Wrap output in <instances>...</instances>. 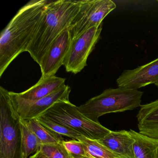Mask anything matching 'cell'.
<instances>
[{
	"label": "cell",
	"mask_w": 158,
	"mask_h": 158,
	"mask_svg": "<svg viewBox=\"0 0 158 158\" xmlns=\"http://www.w3.org/2000/svg\"><path fill=\"white\" fill-rule=\"evenodd\" d=\"M48 1H31L18 11L0 36V77L19 54L27 52Z\"/></svg>",
	"instance_id": "cell-1"
},
{
	"label": "cell",
	"mask_w": 158,
	"mask_h": 158,
	"mask_svg": "<svg viewBox=\"0 0 158 158\" xmlns=\"http://www.w3.org/2000/svg\"><path fill=\"white\" fill-rule=\"evenodd\" d=\"M80 1H48L35 35L27 52L40 64L52 43L64 30L68 29L80 9Z\"/></svg>",
	"instance_id": "cell-2"
},
{
	"label": "cell",
	"mask_w": 158,
	"mask_h": 158,
	"mask_svg": "<svg viewBox=\"0 0 158 158\" xmlns=\"http://www.w3.org/2000/svg\"><path fill=\"white\" fill-rule=\"evenodd\" d=\"M143 94L138 89L123 87L108 89L78 107V110L89 120L100 123L98 118L102 115L140 107Z\"/></svg>",
	"instance_id": "cell-3"
},
{
	"label": "cell",
	"mask_w": 158,
	"mask_h": 158,
	"mask_svg": "<svg viewBox=\"0 0 158 158\" xmlns=\"http://www.w3.org/2000/svg\"><path fill=\"white\" fill-rule=\"evenodd\" d=\"M0 158H24L20 119L10 91L0 87Z\"/></svg>",
	"instance_id": "cell-4"
},
{
	"label": "cell",
	"mask_w": 158,
	"mask_h": 158,
	"mask_svg": "<svg viewBox=\"0 0 158 158\" xmlns=\"http://www.w3.org/2000/svg\"><path fill=\"white\" fill-rule=\"evenodd\" d=\"M40 116L54 123L69 127L90 139L98 140L111 130L86 117L78 107L70 101H62L53 104Z\"/></svg>",
	"instance_id": "cell-5"
},
{
	"label": "cell",
	"mask_w": 158,
	"mask_h": 158,
	"mask_svg": "<svg viewBox=\"0 0 158 158\" xmlns=\"http://www.w3.org/2000/svg\"><path fill=\"white\" fill-rule=\"evenodd\" d=\"M116 4L111 0H82L80 9L68 28L71 40L94 27L102 24V21Z\"/></svg>",
	"instance_id": "cell-6"
},
{
	"label": "cell",
	"mask_w": 158,
	"mask_h": 158,
	"mask_svg": "<svg viewBox=\"0 0 158 158\" xmlns=\"http://www.w3.org/2000/svg\"><path fill=\"white\" fill-rule=\"evenodd\" d=\"M102 30V24L92 27L72 40L63 62L66 72L76 74L86 66L88 58L95 48Z\"/></svg>",
	"instance_id": "cell-7"
},
{
	"label": "cell",
	"mask_w": 158,
	"mask_h": 158,
	"mask_svg": "<svg viewBox=\"0 0 158 158\" xmlns=\"http://www.w3.org/2000/svg\"><path fill=\"white\" fill-rule=\"evenodd\" d=\"M71 88L68 85L52 94L35 101H27L17 97L15 92L10 91L14 110L20 119L37 118L53 104L62 101H69Z\"/></svg>",
	"instance_id": "cell-8"
},
{
	"label": "cell",
	"mask_w": 158,
	"mask_h": 158,
	"mask_svg": "<svg viewBox=\"0 0 158 158\" xmlns=\"http://www.w3.org/2000/svg\"><path fill=\"white\" fill-rule=\"evenodd\" d=\"M71 40L68 29L64 30L55 39L49 48L40 64L41 72L40 78L55 76L69 51Z\"/></svg>",
	"instance_id": "cell-9"
},
{
	"label": "cell",
	"mask_w": 158,
	"mask_h": 158,
	"mask_svg": "<svg viewBox=\"0 0 158 158\" xmlns=\"http://www.w3.org/2000/svg\"><path fill=\"white\" fill-rule=\"evenodd\" d=\"M158 80V58L133 70H125L119 77L118 87L137 89Z\"/></svg>",
	"instance_id": "cell-10"
},
{
	"label": "cell",
	"mask_w": 158,
	"mask_h": 158,
	"mask_svg": "<svg viewBox=\"0 0 158 158\" xmlns=\"http://www.w3.org/2000/svg\"><path fill=\"white\" fill-rule=\"evenodd\" d=\"M98 141L119 158H135L133 152L135 140L128 131H111L103 138Z\"/></svg>",
	"instance_id": "cell-11"
},
{
	"label": "cell",
	"mask_w": 158,
	"mask_h": 158,
	"mask_svg": "<svg viewBox=\"0 0 158 158\" xmlns=\"http://www.w3.org/2000/svg\"><path fill=\"white\" fill-rule=\"evenodd\" d=\"M65 79L54 76L40 78L39 81L27 90L15 93L16 96L27 101H35L47 97L66 86Z\"/></svg>",
	"instance_id": "cell-12"
},
{
	"label": "cell",
	"mask_w": 158,
	"mask_h": 158,
	"mask_svg": "<svg viewBox=\"0 0 158 158\" xmlns=\"http://www.w3.org/2000/svg\"><path fill=\"white\" fill-rule=\"evenodd\" d=\"M136 117L139 133L158 139V100L141 105Z\"/></svg>",
	"instance_id": "cell-13"
},
{
	"label": "cell",
	"mask_w": 158,
	"mask_h": 158,
	"mask_svg": "<svg viewBox=\"0 0 158 158\" xmlns=\"http://www.w3.org/2000/svg\"><path fill=\"white\" fill-rule=\"evenodd\" d=\"M128 132L135 140L133 152L135 158H157L158 139L150 137L132 129Z\"/></svg>",
	"instance_id": "cell-14"
},
{
	"label": "cell",
	"mask_w": 158,
	"mask_h": 158,
	"mask_svg": "<svg viewBox=\"0 0 158 158\" xmlns=\"http://www.w3.org/2000/svg\"><path fill=\"white\" fill-rule=\"evenodd\" d=\"M22 135V149L24 158H29L31 155L40 150L41 143L35 134L29 129L25 120L20 119Z\"/></svg>",
	"instance_id": "cell-15"
},
{
	"label": "cell",
	"mask_w": 158,
	"mask_h": 158,
	"mask_svg": "<svg viewBox=\"0 0 158 158\" xmlns=\"http://www.w3.org/2000/svg\"><path fill=\"white\" fill-rule=\"evenodd\" d=\"M77 140L84 145L86 156L90 158H119L98 140L81 136Z\"/></svg>",
	"instance_id": "cell-16"
},
{
	"label": "cell",
	"mask_w": 158,
	"mask_h": 158,
	"mask_svg": "<svg viewBox=\"0 0 158 158\" xmlns=\"http://www.w3.org/2000/svg\"><path fill=\"white\" fill-rule=\"evenodd\" d=\"M25 121L29 129L39 139L41 145L58 144L63 140L62 136L52 133L43 127L37 118Z\"/></svg>",
	"instance_id": "cell-17"
},
{
	"label": "cell",
	"mask_w": 158,
	"mask_h": 158,
	"mask_svg": "<svg viewBox=\"0 0 158 158\" xmlns=\"http://www.w3.org/2000/svg\"><path fill=\"white\" fill-rule=\"evenodd\" d=\"M37 119L41 125L45 128L61 136H65L73 139L77 140L78 138L82 136L81 134L77 131L67 127L54 123L44 118L43 116H39Z\"/></svg>",
	"instance_id": "cell-18"
},
{
	"label": "cell",
	"mask_w": 158,
	"mask_h": 158,
	"mask_svg": "<svg viewBox=\"0 0 158 158\" xmlns=\"http://www.w3.org/2000/svg\"><path fill=\"white\" fill-rule=\"evenodd\" d=\"M61 142L58 144H42L40 146V151L48 158H72Z\"/></svg>",
	"instance_id": "cell-19"
},
{
	"label": "cell",
	"mask_w": 158,
	"mask_h": 158,
	"mask_svg": "<svg viewBox=\"0 0 158 158\" xmlns=\"http://www.w3.org/2000/svg\"><path fill=\"white\" fill-rule=\"evenodd\" d=\"M63 147L72 158H83L86 156L84 145L77 139L64 141L61 142Z\"/></svg>",
	"instance_id": "cell-20"
},
{
	"label": "cell",
	"mask_w": 158,
	"mask_h": 158,
	"mask_svg": "<svg viewBox=\"0 0 158 158\" xmlns=\"http://www.w3.org/2000/svg\"><path fill=\"white\" fill-rule=\"evenodd\" d=\"M29 158H48L41 152L40 150L31 155Z\"/></svg>",
	"instance_id": "cell-21"
},
{
	"label": "cell",
	"mask_w": 158,
	"mask_h": 158,
	"mask_svg": "<svg viewBox=\"0 0 158 158\" xmlns=\"http://www.w3.org/2000/svg\"><path fill=\"white\" fill-rule=\"evenodd\" d=\"M154 85H155L156 86L158 87V80L157 81H156V82H155V84H154Z\"/></svg>",
	"instance_id": "cell-22"
},
{
	"label": "cell",
	"mask_w": 158,
	"mask_h": 158,
	"mask_svg": "<svg viewBox=\"0 0 158 158\" xmlns=\"http://www.w3.org/2000/svg\"><path fill=\"white\" fill-rule=\"evenodd\" d=\"M83 158H90L89 157H87V156H85V157H83Z\"/></svg>",
	"instance_id": "cell-23"
},
{
	"label": "cell",
	"mask_w": 158,
	"mask_h": 158,
	"mask_svg": "<svg viewBox=\"0 0 158 158\" xmlns=\"http://www.w3.org/2000/svg\"><path fill=\"white\" fill-rule=\"evenodd\" d=\"M157 158H158V153H157Z\"/></svg>",
	"instance_id": "cell-24"
},
{
	"label": "cell",
	"mask_w": 158,
	"mask_h": 158,
	"mask_svg": "<svg viewBox=\"0 0 158 158\" xmlns=\"http://www.w3.org/2000/svg\"></svg>",
	"instance_id": "cell-25"
}]
</instances>
